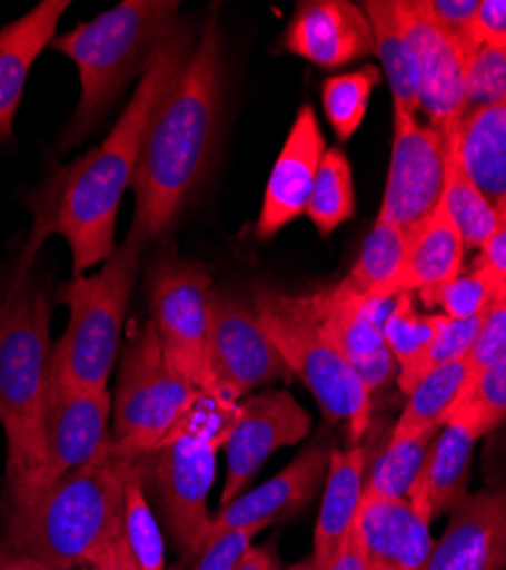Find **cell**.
I'll list each match as a JSON object with an SVG mask.
<instances>
[{
    "instance_id": "6da1fadb",
    "label": "cell",
    "mask_w": 506,
    "mask_h": 570,
    "mask_svg": "<svg viewBox=\"0 0 506 570\" xmlns=\"http://www.w3.org/2000/svg\"><path fill=\"white\" fill-rule=\"evenodd\" d=\"M195 43V28L178 21L173 32L158 46L103 145L58 169L41 185L32 199L34 222L14 265L17 269L32 272L34 256L53 233L62 235L71 249L73 276H82L85 269L106 263L117 252V215L140 165L147 126L160 99L186 67Z\"/></svg>"
},
{
    "instance_id": "7a4b0ae2",
    "label": "cell",
    "mask_w": 506,
    "mask_h": 570,
    "mask_svg": "<svg viewBox=\"0 0 506 570\" xmlns=\"http://www.w3.org/2000/svg\"><path fill=\"white\" fill-rule=\"evenodd\" d=\"M221 32L208 19L195 49L160 99L145 135L132 178L135 217L130 230L147 243L165 235L206 174L221 119Z\"/></svg>"
},
{
    "instance_id": "3957f363",
    "label": "cell",
    "mask_w": 506,
    "mask_h": 570,
    "mask_svg": "<svg viewBox=\"0 0 506 570\" xmlns=\"http://www.w3.org/2000/svg\"><path fill=\"white\" fill-rule=\"evenodd\" d=\"M140 459L110 445L41 495L0 504V534L46 570L87 566L121 539L126 482Z\"/></svg>"
},
{
    "instance_id": "277c9868",
    "label": "cell",
    "mask_w": 506,
    "mask_h": 570,
    "mask_svg": "<svg viewBox=\"0 0 506 570\" xmlns=\"http://www.w3.org/2000/svg\"><path fill=\"white\" fill-rule=\"evenodd\" d=\"M51 297L34 269L0 276V426L8 439L6 487L41 463L43 417L53 389Z\"/></svg>"
},
{
    "instance_id": "5b68a950",
    "label": "cell",
    "mask_w": 506,
    "mask_h": 570,
    "mask_svg": "<svg viewBox=\"0 0 506 570\" xmlns=\"http://www.w3.org/2000/svg\"><path fill=\"white\" fill-rule=\"evenodd\" d=\"M176 0H123L51 41L80 76V101L62 130L60 149H73L95 130L119 94L149 69L158 46L178 26Z\"/></svg>"
},
{
    "instance_id": "8992f818",
    "label": "cell",
    "mask_w": 506,
    "mask_h": 570,
    "mask_svg": "<svg viewBox=\"0 0 506 570\" xmlns=\"http://www.w3.org/2000/svg\"><path fill=\"white\" fill-rule=\"evenodd\" d=\"M142 235L126 240L91 276H73L62 291L69 322L53 347V382L78 391H108L121 328L147 249Z\"/></svg>"
},
{
    "instance_id": "52a82bcc",
    "label": "cell",
    "mask_w": 506,
    "mask_h": 570,
    "mask_svg": "<svg viewBox=\"0 0 506 570\" xmlns=\"http://www.w3.org/2000/svg\"><path fill=\"white\" fill-rule=\"evenodd\" d=\"M254 308L267 336L299 376L329 422L347 426L360 445L373 422V395L331 338L315 295H284L269 285L254 291Z\"/></svg>"
},
{
    "instance_id": "ba28073f",
    "label": "cell",
    "mask_w": 506,
    "mask_h": 570,
    "mask_svg": "<svg viewBox=\"0 0 506 570\" xmlns=\"http://www.w3.org/2000/svg\"><path fill=\"white\" fill-rule=\"evenodd\" d=\"M238 409L240 402L199 391L173 434L145 456V478L153 482L173 543L188 559L199 554L210 532L208 495L215 482L217 450L231 434Z\"/></svg>"
},
{
    "instance_id": "9c48e42d",
    "label": "cell",
    "mask_w": 506,
    "mask_h": 570,
    "mask_svg": "<svg viewBox=\"0 0 506 570\" xmlns=\"http://www.w3.org/2000/svg\"><path fill=\"white\" fill-rule=\"evenodd\" d=\"M199 391L165 358L151 320L128 343L112 402V445L130 456L158 450L188 415Z\"/></svg>"
},
{
    "instance_id": "30bf717a",
    "label": "cell",
    "mask_w": 506,
    "mask_h": 570,
    "mask_svg": "<svg viewBox=\"0 0 506 570\" xmlns=\"http://www.w3.org/2000/svg\"><path fill=\"white\" fill-rule=\"evenodd\" d=\"M212 278L192 263L160 256L149 269V308L165 358L197 391H208Z\"/></svg>"
},
{
    "instance_id": "8fae6325",
    "label": "cell",
    "mask_w": 506,
    "mask_h": 570,
    "mask_svg": "<svg viewBox=\"0 0 506 570\" xmlns=\"http://www.w3.org/2000/svg\"><path fill=\"white\" fill-rule=\"evenodd\" d=\"M112 445L110 391H78L53 382L43 417L41 463L30 480L3 489L0 504H21L99 459Z\"/></svg>"
},
{
    "instance_id": "7c38bea8",
    "label": "cell",
    "mask_w": 506,
    "mask_h": 570,
    "mask_svg": "<svg viewBox=\"0 0 506 570\" xmlns=\"http://www.w3.org/2000/svg\"><path fill=\"white\" fill-rule=\"evenodd\" d=\"M206 363L208 391L231 402H242L251 391L292 376L254 304L224 293H212Z\"/></svg>"
},
{
    "instance_id": "4fadbf2b",
    "label": "cell",
    "mask_w": 506,
    "mask_h": 570,
    "mask_svg": "<svg viewBox=\"0 0 506 570\" xmlns=\"http://www.w3.org/2000/svg\"><path fill=\"white\" fill-rule=\"evenodd\" d=\"M390 3L413 56L420 112L449 145L466 115V76L473 56L434 23L423 0Z\"/></svg>"
},
{
    "instance_id": "5bb4252c",
    "label": "cell",
    "mask_w": 506,
    "mask_h": 570,
    "mask_svg": "<svg viewBox=\"0 0 506 570\" xmlns=\"http://www.w3.org/2000/svg\"><path fill=\"white\" fill-rule=\"evenodd\" d=\"M445 139L418 117L393 110V149L379 215L406 233L440 204L445 187Z\"/></svg>"
},
{
    "instance_id": "9a60e30c",
    "label": "cell",
    "mask_w": 506,
    "mask_h": 570,
    "mask_svg": "<svg viewBox=\"0 0 506 570\" xmlns=\"http://www.w3.org/2000/svg\"><path fill=\"white\" fill-rule=\"evenodd\" d=\"M310 413L288 391H265L240 402L238 417L224 443L226 480L221 507L245 493L267 459L310 434Z\"/></svg>"
},
{
    "instance_id": "2e32d148",
    "label": "cell",
    "mask_w": 506,
    "mask_h": 570,
    "mask_svg": "<svg viewBox=\"0 0 506 570\" xmlns=\"http://www.w3.org/2000/svg\"><path fill=\"white\" fill-rule=\"evenodd\" d=\"M312 295L331 338L367 393L375 397V393L390 384L397 370L384 336V324L395 297L381 299L375 295H356L340 283Z\"/></svg>"
},
{
    "instance_id": "e0dca14e",
    "label": "cell",
    "mask_w": 506,
    "mask_h": 570,
    "mask_svg": "<svg viewBox=\"0 0 506 570\" xmlns=\"http://www.w3.org/2000/svg\"><path fill=\"white\" fill-rule=\"evenodd\" d=\"M331 454L334 445L329 441H315L299 456H295L288 468L276 472L271 480L256 487L254 491L242 493L234 502L224 504L212 515L206 541L226 530L249 525L269 528L279 520L297 518L317 498V493L325 489Z\"/></svg>"
},
{
    "instance_id": "ac0fdd59",
    "label": "cell",
    "mask_w": 506,
    "mask_h": 570,
    "mask_svg": "<svg viewBox=\"0 0 506 570\" xmlns=\"http://www.w3.org/2000/svg\"><path fill=\"white\" fill-rule=\"evenodd\" d=\"M281 46L315 67L338 69L375 56V35L365 10L351 0H308L297 6Z\"/></svg>"
},
{
    "instance_id": "d6986e66",
    "label": "cell",
    "mask_w": 506,
    "mask_h": 570,
    "mask_svg": "<svg viewBox=\"0 0 506 570\" xmlns=\"http://www.w3.org/2000/svg\"><path fill=\"white\" fill-rule=\"evenodd\" d=\"M325 154V132H321L315 108L306 104L299 108L286 137V145L267 178L262 208L256 222V235L260 240H269V237L306 213L315 176Z\"/></svg>"
},
{
    "instance_id": "ffe728a7",
    "label": "cell",
    "mask_w": 506,
    "mask_h": 570,
    "mask_svg": "<svg viewBox=\"0 0 506 570\" xmlns=\"http://www.w3.org/2000/svg\"><path fill=\"white\" fill-rule=\"evenodd\" d=\"M506 568V484L470 493L449 513V522L423 570Z\"/></svg>"
},
{
    "instance_id": "44dd1931",
    "label": "cell",
    "mask_w": 506,
    "mask_h": 570,
    "mask_svg": "<svg viewBox=\"0 0 506 570\" xmlns=\"http://www.w3.org/2000/svg\"><path fill=\"white\" fill-rule=\"evenodd\" d=\"M482 436L479 424L464 413H452L440 426L406 498L429 525L434 518L452 513L470 495V465Z\"/></svg>"
},
{
    "instance_id": "7402d4cb",
    "label": "cell",
    "mask_w": 506,
    "mask_h": 570,
    "mask_svg": "<svg viewBox=\"0 0 506 570\" xmlns=\"http://www.w3.org/2000/svg\"><path fill=\"white\" fill-rule=\"evenodd\" d=\"M429 528L408 500L365 493L354 522L367 570H423L434 548Z\"/></svg>"
},
{
    "instance_id": "603a6c76",
    "label": "cell",
    "mask_w": 506,
    "mask_h": 570,
    "mask_svg": "<svg viewBox=\"0 0 506 570\" xmlns=\"http://www.w3.org/2000/svg\"><path fill=\"white\" fill-rule=\"evenodd\" d=\"M67 8V0H43L0 30V145L14 135V115L30 69L46 46H51Z\"/></svg>"
},
{
    "instance_id": "cb8c5ba5",
    "label": "cell",
    "mask_w": 506,
    "mask_h": 570,
    "mask_svg": "<svg viewBox=\"0 0 506 570\" xmlns=\"http://www.w3.org/2000/svg\"><path fill=\"white\" fill-rule=\"evenodd\" d=\"M466 245L443 206L406 233V256L399 274L386 293L388 299L401 293H425L464 272Z\"/></svg>"
},
{
    "instance_id": "d4e9b609",
    "label": "cell",
    "mask_w": 506,
    "mask_h": 570,
    "mask_svg": "<svg viewBox=\"0 0 506 570\" xmlns=\"http://www.w3.org/2000/svg\"><path fill=\"white\" fill-rule=\"evenodd\" d=\"M365 470H367V448L349 445L345 450L334 448L331 465L321 495L310 554L321 568H329L340 546L349 537L360 500L365 493Z\"/></svg>"
},
{
    "instance_id": "484cf974",
    "label": "cell",
    "mask_w": 506,
    "mask_h": 570,
    "mask_svg": "<svg viewBox=\"0 0 506 570\" xmlns=\"http://www.w3.org/2000/svg\"><path fill=\"white\" fill-rule=\"evenodd\" d=\"M456 145L468 178L497 206L506 197V106L466 110Z\"/></svg>"
},
{
    "instance_id": "4316f807",
    "label": "cell",
    "mask_w": 506,
    "mask_h": 570,
    "mask_svg": "<svg viewBox=\"0 0 506 570\" xmlns=\"http://www.w3.org/2000/svg\"><path fill=\"white\" fill-rule=\"evenodd\" d=\"M370 19L375 35V56H379L384 76L393 91V110L418 117L420 99L416 85V69L408 41L395 19L390 0H365L360 6Z\"/></svg>"
},
{
    "instance_id": "83f0119b",
    "label": "cell",
    "mask_w": 506,
    "mask_h": 570,
    "mask_svg": "<svg viewBox=\"0 0 506 570\" xmlns=\"http://www.w3.org/2000/svg\"><path fill=\"white\" fill-rule=\"evenodd\" d=\"M443 210L462 233L466 249H482L493 233L499 228V215L495 206L484 197L482 189L468 178L462 156H458L456 137L447 145Z\"/></svg>"
},
{
    "instance_id": "f1b7e54d",
    "label": "cell",
    "mask_w": 506,
    "mask_h": 570,
    "mask_svg": "<svg viewBox=\"0 0 506 570\" xmlns=\"http://www.w3.org/2000/svg\"><path fill=\"white\" fill-rule=\"evenodd\" d=\"M468 358H458L431 370L423 382L413 389L408 402L393 426V434H416L438 430L464 397L468 389Z\"/></svg>"
},
{
    "instance_id": "f546056e",
    "label": "cell",
    "mask_w": 506,
    "mask_h": 570,
    "mask_svg": "<svg viewBox=\"0 0 506 570\" xmlns=\"http://www.w3.org/2000/svg\"><path fill=\"white\" fill-rule=\"evenodd\" d=\"M406 256V230L397 224L377 217L367 233L363 249L340 285L356 295H375L388 299L390 283L401 269Z\"/></svg>"
},
{
    "instance_id": "4dcf8cb0",
    "label": "cell",
    "mask_w": 506,
    "mask_h": 570,
    "mask_svg": "<svg viewBox=\"0 0 506 570\" xmlns=\"http://www.w3.org/2000/svg\"><path fill=\"white\" fill-rule=\"evenodd\" d=\"M438 432L440 426L416 434H390L386 450L377 456L370 474L365 478V495L406 500Z\"/></svg>"
},
{
    "instance_id": "1f68e13d",
    "label": "cell",
    "mask_w": 506,
    "mask_h": 570,
    "mask_svg": "<svg viewBox=\"0 0 506 570\" xmlns=\"http://www.w3.org/2000/svg\"><path fill=\"white\" fill-rule=\"evenodd\" d=\"M121 543L137 570H167L165 537L145 489V456L132 465L126 482Z\"/></svg>"
},
{
    "instance_id": "d6a6232c",
    "label": "cell",
    "mask_w": 506,
    "mask_h": 570,
    "mask_svg": "<svg viewBox=\"0 0 506 570\" xmlns=\"http://www.w3.org/2000/svg\"><path fill=\"white\" fill-rule=\"evenodd\" d=\"M356 213V189L349 158L343 149H327L315 176L306 215L321 237L331 235Z\"/></svg>"
},
{
    "instance_id": "836d02e7",
    "label": "cell",
    "mask_w": 506,
    "mask_h": 570,
    "mask_svg": "<svg viewBox=\"0 0 506 570\" xmlns=\"http://www.w3.org/2000/svg\"><path fill=\"white\" fill-rule=\"evenodd\" d=\"M381 85V71L375 65H365L356 71L331 76L321 85V106L327 121L340 141H349L360 128L373 91Z\"/></svg>"
},
{
    "instance_id": "e575fe53",
    "label": "cell",
    "mask_w": 506,
    "mask_h": 570,
    "mask_svg": "<svg viewBox=\"0 0 506 570\" xmlns=\"http://www.w3.org/2000/svg\"><path fill=\"white\" fill-rule=\"evenodd\" d=\"M504 288L506 283L493 269L475 265L473 272L458 274L456 278L418 295L427 306L440 308V315L445 317L473 320L488 313Z\"/></svg>"
},
{
    "instance_id": "d590c367",
    "label": "cell",
    "mask_w": 506,
    "mask_h": 570,
    "mask_svg": "<svg viewBox=\"0 0 506 570\" xmlns=\"http://www.w3.org/2000/svg\"><path fill=\"white\" fill-rule=\"evenodd\" d=\"M438 324L440 313H420L413 293H401L395 297L384 324V336L397 372H406L420 361L436 336Z\"/></svg>"
},
{
    "instance_id": "8d00e7d4",
    "label": "cell",
    "mask_w": 506,
    "mask_h": 570,
    "mask_svg": "<svg viewBox=\"0 0 506 570\" xmlns=\"http://www.w3.org/2000/svg\"><path fill=\"white\" fill-rule=\"evenodd\" d=\"M484 317H486V313L479 317H473V320H452V317L440 315L436 336H434L431 345L427 347V352L420 356V361L413 367H408L406 372H397L399 391L410 395L413 389H416L431 370H436L445 363L458 361V358H468L477 343Z\"/></svg>"
},
{
    "instance_id": "74e56055",
    "label": "cell",
    "mask_w": 506,
    "mask_h": 570,
    "mask_svg": "<svg viewBox=\"0 0 506 570\" xmlns=\"http://www.w3.org/2000/svg\"><path fill=\"white\" fill-rule=\"evenodd\" d=\"M452 413H464L473 417L484 436L506 422V350L477 379L475 386L458 400Z\"/></svg>"
},
{
    "instance_id": "f35d334b",
    "label": "cell",
    "mask_w": 506,
    "mask_h": 570,
    "mask_svg": "<svg viewBox=\"0 0 506 570\" xmlns=\"http://www.w3.org/2000/svg\"><path fill=\"white\" fill-rule=\"evenodd\" d=\"M506 106V46H477L466 76V110Z\"/></svg>"
},
{
    "instance_id": "ab89813d",
    "label": "cell",
    "mask_w": 506,
    "mask_h": 570,
    "mask_svg": "<svg viewBox=\"0 0 506 570\" xmlns=\"http://www.w3.org/2000/svg\"><path fill=\"white\" fill-rule=\"evenodd\" d=\"M504 350H506V288L488 308L477 343L468 356L470 379H468L466 393L475 386L477 379L504 354Z\"/></svg>"
},
{
    "instance_id": "60d3db41",
    "label": "cell",
    "mask_w": 506,
    "mask_h": 570,
    "mask_svg": "<svg viewBox=\"0 0 506 570\" xmlns=\"http://www.w3.org/2000/svg\"><path fill=\"white\" fill-rule=\"evenodd\" d=\"M262 530V525H249L210 537L195 557L192 570H234Z\"/></svg>"
},
{
    "instance_id": "b9f144b4",
    "label": "cell",
    "mask_w": 506,
    "mask_h": 570,
    "mask_svg": "<svg viewBox=\"0 0 506 570\" xmlns=\"http://www.w3.org/2000/svg\"><path fill=\"white\" fill-rule=\"evenodd\" d=\"M423 8L445 35L462 43L470 56L475 53V21L479 0H423Z\"/></svg>"
},
{
    "instance_id": "7bdbcfd3",
    "label": "cell",
    "mask_w": 506,
    "mask_h": 570,
    "mask_svg": "<svg viewBox=\"0 0 506 570\" xmlns=\"http://www.w3.org/2000/svg\"><path fill=\"white\" fill-rule=\"evenodd\" d=\"M506 46V0H479L475 46Z\"/></svg>"
},
{
    "instance_id": "ee69618b",
    "label": "cell",
    "mask_w": 506,
    "mask_h": 570,
    "mask_svg": "<svg viewBox=\"0 0 506 570\" xmlns=\"http://www.w3.org/2000/svg\"><path fill=\"white\" fill-rule=\"evenodd\" d=\"M477 265L493 269L506 283V222H499V228L490 240L479 249Z\"/></svg>"
},
{
    "instance_id": "f6af8a7d",
    "label": "cell",
    "mask_w": 506,
    "mask_h": 570,
    "mask_svg": "<svg viewBox=\"0 0 506 570\" xmlns=\"http://www.w3.org/2000/svg\"><path fill=\"white\" fill-rule=\"evenodd\" d=\"M234 570H284V566H281L279 550H276L271 541H267L262 546H251L240 557Z\"/></svg>"
},
{
    "instance_id": "bcb514c9",
    "label": "cell",
    "mask_w": 506,
    "mask_h": 570,
    "mask_svg": "<svg viewBox=\"0 0 506 570\" xmlns=\"http://www.w3.org/2000/svg\"><path fill=\"white\" fill-rule=\"evenodd\" d=\"M327 570H367V563H365V554H363V548L358 543V537L351 528L349 537L345 539V543L340 546L338 554L334 557V561L329 563Z\"/></svg>"
},
{
    "instance_id": "7dc6e473",
    "label": "cell",
    "mask_w": 506,
    "mask_h": 570,
    "mask_svg": "<svg viewBox=\"0 0 506 570\" xmlns=\"http://www.w3.org/2000/svg\"><path fill=\"white\" fill-rule=\"evenodd\" d=\"M82 568L85 570H137V566L132 563L130 554L126 552L121 539L110 550H106L103 554H99L95 561H89Z\"/></svg>"
},
{
    "instance_id": "c3c4849f",
    "label": "cell",
    "mask_w": 506,
    "mask_h": 570,
    "mask_svg": "<svg viewBox=\"0 0 506 570\" xmlns=\"http://www.w3.org/2000/svg\"><path fill=\"white\" fill-rule=\"evenodd\" d=\"M0 570H46L41 563L19 552L3 534H0Z\"/></svg>"
},
{
    "instance_id": "681fc988",
    "label": "cell",
    "mask_w": 506,
    "mask_h": 570,
    "mask_svg": "<svg viewBox=\"0 0 506 570\" xmlns=\"http://www.w3.org/2000/svg\"><path fill=\"white\" fill-rule=\"evenodd\" d=\"M288 570H325V568H321V566L315 561L312 554H308V557L299 559L297 563H292Z\"/></svg>"
},
{
    "instance_id": "f907efd6",
    "label": "cell",
    "mask_w": 506,
    "mask_h": 570,
    "mask_svg": "<svg viewBox=\"0 0 506 570\" xmlns=\"http://www.w3.org/2000/svg\"><path fill=\"white\" fill-rule=\"evenodd\" d=\"M495 210H497V215H499V222H506V197L495 206Z\"/></svg>"
},
{
    "instance_id": "816d5d0a",
    "label": "cell",
    "mask_w": 506,
    "mask_h": 570,
    "mask_svg": "<svg viewBox=\"0 0 506 570\" xmlns=\"http://www.w3.org/2000/svg\"><path fill=\"white\" fill-rule=\"evenodd\" d=\"M504 570H506V568H504Z\"/></svg>"
}]
</instances>
